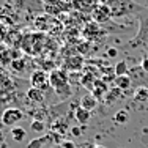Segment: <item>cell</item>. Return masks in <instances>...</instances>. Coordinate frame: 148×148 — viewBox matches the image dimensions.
<instances>
[{
  "label": "cell",
  "mask_w": 148,
  "mask_h": 148,
  "mask_svg": "<svg viewBox=\"0 0 148 148\" xmlns=\"http://www.w3.org/2000/svg\"><path fill=\"white\" fill-rule=\"evenodd\" d=\"M91 148H106V147H101V145H96V147H91Z\"/></svg>",
  "instance_id": "31"
},
{
  "label": "cell",
  "mask_w": 148,
  "mask_h": 148,
  "mask_svg": "<svg viewBox=\"0 0 148 148\" xmlns=\"http://www.w3.org/2000/svg\"><path fill=\"white\" fill-rule=\"evenodd\" d=\"M14 88L16 87H14V82L11 80V77L0 73V95L11 93V91H14Z\"/></svg>",
  "instance_id": "8"
},
{
  "label": "cell",
  "mask_w": 148,
  "mask_h": 148,
  "mask_svg": "<svg viewBox=\"0 0 148 148\" xmlns=\"http://www.w3.org/2000/svg\"><path fill=\"white\" fill-rule=\"evenodd\" d=\"M142 68L145 69V71H148V58H147V57L142 60Z\"/></svg>",
  "instance_id": "27"
},
{
  "label": "cell",
  "mask_w": 148,
  "mask_h": 148,
  "mask_svg": "<svg viewBox=\"0 0 148 148\" xmlns=\"http://www.w3.org/2000/svg\"><path fill=\"white\" fill-rule=\"evenodd\" d=\"M107 6L110 8L112 17H123L134 14L137 16L145 6L136 3L134 0H107Z\"/></svg>",
  "instance_id": "1"
},
{
  "label": "cell",
  "mask_w": 148,
  "mask_h": 148,
  "mask_svg": "<svg viewBox=\"0 0 148 148\" xmlns=\"http://www.w3.org/2000/svg\"><path fill=\"white\" fill-rule=\"evenodd\" d=\"M137 19H139V30H137L136 36H134L132 44L148 46V8H143L137 14Z\"/></svg>",
  "instance_id": "2"
},
{
  "label": "cell",
  "mask_w": 148,
  "mask_h": 148,
  "mask_svg": "<svg viewBox=\"0 0 148 148\" xmlns=\"http://www.w3.org/2000/svg\"><path fill=\"white\" fill-rule=\"evenodd\" d=\"M96 106H98V99L93 95H85V96H82V99H80V107L88 110V112H91Z\"/></svg>",
  "instance_id": "11"
},
{
  "label": "cell",
  "mask_w": 148,
  "mask_h": 148,
  "mask_svg": "<svg viewBox=\"0 0 148 148\" xmlns=\"http://www.w3.org/2000/svg\"><path fill=\"white\" fill-rule=\"evenodd\" d=\"M3 140H5V134H3V131L0 129V145L3 143Z\"/></svg>",
  "instance_id": "28"
},
{
  "label": "cell",
  "mask_w": 148,
  "mask_h": 148,
  "mask_svg": "<svg viewBox=\"0 0 148 148\" xmlns=\"http://www.w3.org/2000/svg\"><path fill=\"white\" fill-rule=\"evenodd\" d=\"M107 54H109V57H117L118 52H117V49L112 47V49H109V51H107Z\"/></svg>",
  "instance_id": "25"
},
{
  "label": "cell",
  "mask_w": 148,
  "mask_h": 148,
  "mask_svg": "<svg viewBox=\"0 0 148 148\" xmlns=\"http://www.w3.org/2000/svg\"><path fill=\"white\" fill-rule=\"evenodd\" d=\"M98 3H99V5H103V3H107V0H96Z\"/></svg>",
  "instance_id": "29"
},
{
  "label": "cell",
  "mask_w": 148,
  "mask_h": 148,
  "mask_svg": "<svg viewBox=\"0 0 148 148\" xmlns=\"http://www.w3.org/2000/svg\"><path fill=\"white\" fill-rule=\"evenodd\" d=\"M74 118H76L80 125H87L91 118V112L85 110V109H82V107H77L76 110H74Z\"/></svg>",
  "instance_id": "12"
},
{
  "label": "cell",
  "mask_w": 148,
  "mask_h": 148,
  "mask_svg": "<svg viewBox=\"0 0 148 148\" xmlns=\"http://www.w3.org/2000/svg\"><path fill=\"white\" fill-rule=\"evenodd\" d=\"M25 96H27V99H29L30 103H36V104H40V103H43V101H44V95H43V91L38 90V88H33V87H30V88L27 90Z\"/></svg>",
  "instance_id": "10"
},
{
  "label": "cell",
  "mask_w": 148,
  "mask_h": 148,
  "mask_svg": "<svg viewBox=\"0 0 148 148\" xmlns=\"http://www.w3.org/2000/svg\"><path fill=\"white\" fill-rule=\"evenodd\" d=\"M0 148H10V147H8V145H6V143H5V142H3V143H2V145H0Z\"/></svg>",
  "instance_id": "30"
},
{
  "label": "cell",
  "mask_w": 148,
  "mask_h": 148,
  "mask_svg": "<svg viewBox=\"0 0 148 148\" xmlns=\"http://www.w3.org/2000/svg\"><path fill=\"white\" fill-rule=\"evenodd\" d=\"M49 84L55 90H60L68 85V74L65 69H54L49 73Z\"/></svg>",
  "instance_id": "4"
},
{
  "label": "cell",
  "mask_w": 148,
  "mask_h": 148,
  "mask_svg": "<svg viewBox=\"0 0 148 148\" xmlns=\"http://www.w3.org/2000/svg\"><path fill=\"white\" fill-rule=\"evenodd\" d=\"M13 62L11 58V47L5 43L0 44V66H10Z\"/></svg>",
  "instance_id": "9"
},
{
  "label": "cell",
  "mask_w": 148,
  "mask_h": 148,
  "mask_svg": "<svg viewBox=\"0 0 148 148\" xmlns=\"http://www.w3.org/2000/svg\"><path fill=\"white\" fill-rule=\"evenodd\" d=\"M120 98H121V90L115 87V88H110L106 93L104 101H106V104H115V101H118Z\"/></svg>",
  "instance_id": "14"
},
{
  "label": "cell",
  "mask_w": 148,
  "mask_h": 148,
  "mask_svg": "<svg viewBox=\"0 0 148 148\" xmlns=\"http://www.w3.org/2000/svg\"><path fill=\"white\" fill-rule=\"evenodd\" d=\"M91 17H93V21L95 22H98V24H106V22H109L110 21V8L107 6V3H103V5H98L96 8L91 11Z\"/></svg>",
  "instance_id": "6"
},
{
  "label": "cell",
  "mask_w": 148,
  "mask_h": 148,
  "mask_svg": "<svg viewBox=\"0 0 148 148\" xmlns=\"http://www.w3.org/2000/svg\"><path fill=\"white\" fill-rule=\"evenodd\" d=\"M134 99L139 101V103H145V101H148V88H145V87H139V88L136 90V93H134Z\"/></svg>",
  "instance_id": "20"
},
{
  "label": "cell",
  "mask_w": 148,
  "mask_h": 148,
  "mask_svg": "<svg viewBox=\"0 0 148 148\" xmlns=\"http://www.w3.org/2000/svg\"><path fill=\"white\" fill-rule=\"evenodd\" d=\"M30 84L33 88H38L43 91L44 88H47L51 84H49V74L44 69H36L35 73H32L30 76Z\"/></svg>",
  "instance_id": "5"
},
{
  "label": "cell",
  "mask_w": 148,
  "mask_h": 148,
  "mask_svg": "<svg viewBox=\"0 0 148 148\" xmlns=\"http://www.w3.org/2000/svg\"><path fill=\"white\" fill-rule=\"evenodd\" d=\"M128 120H129V114H128V110H125V109L118 110L117 114L114 115V123L115 125H125V123H128Z\"/></svg>",
  "instance_id": "18"
},
{
  "label": "cell",
  "mask_w": 148,
  "mask_h": 148,
  "mask_svg": "<svg viewBox=\"0 0 148 148\" xmlns=\"http://www.w3.org/2000/svg\"><path fill=\"white\" fill-rule=\"evenodd\" d=\"M84 129H85V128H79V126H74V128L71 129V134H73L74 137H79L80 134H82Z\"/></svg>",
  "instance_id": "24"
},
{
  "label": "cell",
  "mask_w": 148,
  "mask_h": 148,
  "mask_svg": "<svg viewBox=\"0 0 148 148\" xmlns=\"http://www.w3.org/2000/svg\"><path fill=\"white\" fill-rule=\"evenodd\" d=\"M114 74L117 77L126 76V74H128V65H126V62H118L117 65L114 66Z\"/></svg>",
  "instance_id": "21"
},
{
  "label": "cell",
  "mask_w": 148,
  "mask_h": 148,
  "mask_svg": "<svg viewBox=\"0 0 148 148\" xmlns=\"http://www.w3.org/2000/svg\"><path fill=\"white\" fill-rule=\"evenodd\" d=\"M115 85H117V88H120L121 91H125V90H128L129 87H131V77L126 74V76H121V77H115Z\"/></svg>",
  "instance_id": "16"
},
{
  "label": "cell",
  "mask_w": 148,
  "mask_h": 148,
  "mask_svg": "<svg viewBox=\"0 0 148 148\" xmlns=\"http://www.w3.org/2000/svg\"><path fill=\"white\" fill-rule=\"evenodd\" d=\"M98 5H99V3H98L96 0H76L77 8H80L82 11H88V13L93 11Z\"/></svg>",
  "instance_id": "13"
},
{
  "label": "cell",
  "mask_w": 148,
  "mask_h": 148,
  "mask_svg": "<svg viewBox=\"0 0 148 148\" xmlns=\"http://www.w3.org/2000/svg\"><path fill=\"white\" fill-rule=\"evenodd\" d=\"M24 120V112L21 109H16V107H10V109H5L2 114V123L5 126H17V123Z\"/></svg>",
  "instance_id": "3"
},
{
  "label": "cell",
  "mask_w": 148,
  "mask_h": 148,
  "mask_svg": "<svg viewBox=\"0 0 148 148\" xmlns=\"http://www.w3.org/2000/svg\"><path fill=\"white\" fill-rule=\"evenodd\" d=\"M10 134H11L13 140H16V142H22V140L25 139V136H27V131L22 128V126H14V128H11Z\"/></svg>",
  "instance_id": "17"
},
{
  "label": "cell",
  "mask_w": 148,
  "mask_h": 148,
  "mask_svg": "<svg viewBox=\"0 0 148 148\" xmlns=\"http://www.w3.org/2000/svg\"><path fill=\"white\" fill-rule=\"evenodd\" d=\"M10 68H11L14 73H17V74H22L27 69V58L22 57L19 60H13L11 65H10Z\"/></svg>",
  "instance_id": "15"
},
{
  "label": "cell",
  "mask_w": 148,
  "mask_h": 148,
  "mask_svg": "<svg viewBox=\"0 0 148 148\" xmlns=\"http://www.w3.org/2000/svg\"><path fill=\"white\" fill-rule=\"evenodd\" d=\"M91 95H93L96 99H103V98L106 96V93L109 91V87L106 85V82L103 79H96L93 84V87H91Z\"/></svg>",
  "instance_id": "7"
},
{
  "label": "cell",
  "mask_w": 148,
  "mask_h": 148,
  "mask_svg": "<svg viewBox=\"0 0 148 148\" xmlns=\"http://www.w3.org/2000/svg\"><path fill=\"white\" fill-rule=\"evenodd\" d=\"M51 139L49 136H43V137H36V139H32L29 143H27V148H43V145L47 140Z\"/></svg>",
  "instance_id": "19"
},
{
  "label": "cell",
  "mask_w": 148,
  "mask_h": 148,
  "mask_svg": "<svg viewBox=\"0 0 148 148\" xmlns=\"http://www.w3.org/2000/svg\"><path fill=\"white\" fill-rule=\"evenodd\" d=\"M66 128H68V126H66V123H65V121H58V123H54V129H55V131H60L62 134L66 131Z\"/></svg>",
  "instance_id": "23"
},
{
  "label": "cell",
  "mask_w": 148,
  "mask_h": 148,
  "mask_svg": "<svg viewBox=\"0 0 148 148\" xmlns=\"http://www.w3.org/2000/svg\"><path fill=\"white\" fill-rule=\"evenodd\" d=\"M30 128H32L33 132H44L46 125H44V121H41V120H33L32 125H30Z\"/></svg>",
  "instance_id": "22"
},
{
  "label": "cell",
  "mask_w": 148,
  "mask_h": 148,
  "mask_svg": "<svg viewBox=\"0 0 148 148\" xmlns=\"http://www.w3.org/2000/svg\"><path fill=\"white\" fill-rule=\"evenodd\" d=\"M62 145H63V148H77L73 142H63Z\"/></svg>",
  "instance_id": "26"
}]
</instances>
